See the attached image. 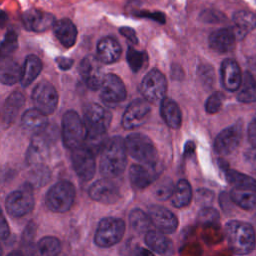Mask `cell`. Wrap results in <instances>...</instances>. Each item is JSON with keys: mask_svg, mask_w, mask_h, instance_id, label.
Masks as SVG:
<instances>
[{"mask_svg": "<svg viewBox=\"0 0 256 256\" xmlns=\"http://www.w3.org/2000/svg\"><path fill=\"white\" fill-rule=\"evenodd\" d=\"M56 62L60 69L62 70H68L73 65V60L65 57H58L56 59Z\"/></svg>", "mask_w": 256, "mask_h": 256, "instance_id": "681fc988", "label": "cell"}, {"mask_svg": "<svg viewBox=\"0 0 256 256\" xmlns=\"http://www.w3.org/2000/svg\"><path fill=\"white\" fill-rule=\"evenodd\" d=\"M155 166L146 164L132 165L129 169V179L131 185L135 189L141 190L152 184L156 180L158 174Z\"/></svg>", "mask_w": 256, "mask_h": 256, "instance_id": "ffe728a7", "label": "cell"}, {"mask_svg": "<svg viewBox=\"0 0 256 256\" xmlns=\"http://www.w3.org/2000/svg\"><path fill=\"white\" fill-rule=\"evenodd\" d=\"M2 254V248H1V245H0V255Z\"/></svg>", "mask_w": 256, "mask_h": 256, "instance_id": "816d5d0a", "label": "cell"}, {"mask_svg": "<svg viewBox=\"0 0 256 256\" xmlns=\"http://www.w3.org/2000/svg\"><path fill=\"white\" fill-rule=\"evenodd\" d=\"M224 102V94L221 92H214L212 93L205 103V110L209 114L217 113Z\"/></svg>", "mask_w": 256, "mask_h": 256, "instance_id": "ee69618b", "label": "cell"}, {"mask_svg": "<svg viewBox=\"0 0 256 256\" xmlns=\"http://www.w3.org/2000/svg\"><path fill=\"white\" fill-rule=\"evenodd\" d=\"M247 134H248L249 142L254 148H256V118H254L250 122L247 130Z\"/></svg>", "mask_w": 256, "mask_h": 256, "instance_id": "bcb514c9", "label": "cell"}, {"mask_svg": "<svg viewBox=\"0 0 256 256\" xmlns=\"http://www.w3.org/2000/svg\"><path fill=\"white\" fill-rule=\"evenodd\" d=\"M192 196L193 193L190 183L185 179H181L174 186V190L171 196L172 204L176 208H184L190 204Z\"/></svg>", "mask_w": 256, "mask_h": 256, "instance_id": "1f68e13d", "label": "cell"}, {"mask_svg": "<svg viewBox=\"0 0 256 256\" xmlns=\"http://www.w3.org/2000/svg\"><path fill=\"white\" fill-rule=\"evenodd\" d=\"M256 27V15L249 11H238L233 15L232 31L236 40L243 39Z\"/></svg>", "mask_w": 256, "mask_h": 256, "instance_id": "484cf974", "label": "cell"}, {"mask_svg": "<svg viewBox=\"0 0 256 256\" xmlns=\"http://www.w3.org/2000/svg\"><path fill=\"white\" fill-rule=\"evenodd\" d=\"M255 118H256V115H255Z\"/></svg>", "mask_w": 256, "mask_h": 256, "instance_id": "db71d44e", "label": "cell"}, {"mask_svg": "<svg viewBox=\"0 0 256 256\" xmlns=\"http://www.w3.org/2000/svg\"><path fill=\"white\" fill-rule=\"evenodd\" d=\"M121 46L113 37H104L97 44V58L105 64L116 62L121 56Z\"/></svg>", "mask_w": 256, "mask_h": 256, "instance_id": "7402d4cb", "label": "cell"}, {"mask_svg": "<svg viewBox=\"0 0 256 256\" xmlns=\"http://www.w3.org/2000/svg\"><path fill=\"white\" fill-rule=\"evenodd\" d=\"M148 216L151 224L164 234L173 233L178 227L177 217L170 210L162 206H150L148 209Z\"/></svg>", "mask_w": 256, "mask_h": 256, "instance_id": "2e32d148", "label": "cell"}, {"mask_svg": "<svg viewBox=\"0 0 256 256\" xmlns=\"http://www.w3.org/2000/svg\"><path fill=\"white\" fill-rule=\"evenodd\" d=\"M126 88L122 80L115 74L103 76L100 85V98L107 106H116L125 100Z\"/></svg>", "mask_w": 256, "mask_h": 256, "instance_id": "30bf717a", "label": "cell"}, {"mask_svg": "<svg viewBox=\"0 0 256 256\" xmlns=\"http://www.w3.org/2000/svg\"><path fill=\"white\" fill-rule=\"evenodd\" d=\"M86 136V128L77 112L67 111L62 118V138L68 149H74L83 145Z\"/></svg>", "mask_w": 256, "mask_h": 256, "instance_id": "5b68a950", "label": "cell"}, {"mask_svg": "<svg viewBox=\"0 0 256 256\" xmlns=\"http://www.w3.org/2000/svg\"><path fill=\"white\" fill-rule=\"evenodd\" d=\"M167 81L165 76L158 69L150 70L140 84V92L149 103H158L165 98Z\"/></svg>", "mask_w": 256, "mask_h": 256, "instance_id": "9c48e42d", "label": "cell"}, {"mask_svg": "<svg viewBox=\"0 0 256 256\" xmlns=\"http://www.w3.org/2000/svg\"><path fill=\"white\" fill-rule=\"evenodd\" d=\"M34 204L33 187L28 182L11 192L5 201L6 210L13 217H22L30 213L34 208Z\"/></svg>", "mask_w": 256, "mask_h": 256, "instance_id": "52a82bcc", "label": "cell"}, {"mask_svg": "<svg viewBox=\"0 0 256 256\" xmlns=\"http://www.w3.org/2000/svg\"><path fill=\"white\" fill-rule=\"evenodd\" d=\"M7 21H8L7 14L4 11L0 10V28L4 27L6 25V23H7Z\"/></svg>", "mask_w": 256, "mask_h": 256, "instance_id": "f907efd6", "label": "cell"}, {"mask_svg": "<svg viewBox=\"0 0 256 256\" xmlns=\"http://www.w3.org/2000/svg\"><path fill=\"white\" fill-rule=\"evenodd\" d=\"M112 115L103 106L91 103L84 109V124L86 135H106Z\"/></svg>", "mask_w": 256, "mask_h": 256, "instance_id": "ba28073f", "label": "cell"}, {"mask_svg": "<svg viewBox=\"0 0 256 256\" xmlns=\"http://www.w3.org/2000/svg\"><path fill=\"white\" fill-rule=\"evenodd\" d=\"M22 69L17 63L10 57H6L0 60V82L5 85H13L20 81Z\"/></svg>", "mask_w": 256, "mask_h": 256, "instance_id": "f1b7e54d", "label": "cell"}, {"mask_svg": "<svg viewBox=\"0 0 256 256\" xmlns=\"http://www.w3.org/2000/svg\"><path fill=\"white\" fill-rule=\"evenodd\" d=\"M129 222L131 228L138 233L147 232L151 226V221L148 214L140 209H134L131 211L129 216Z\"/></svg>", "mask_w": 256, "mask_h": 256, "instance_id": "d590c367", "label": "cell"}, {"mask_svg": "<svg viewBox=\"0 0 256 256\" xmlns=\"http://www.w3.org/2000/svg\"><path fill=\"white\" fill-rule=\"evenodd\" d=\"M173 190H174L173 180L168 178V177H165V178H162L155 185L154 196L158 200L164 201V200H167L168 198H170L172 196Z\"/></svg>", "mask_w": 256, "mask_h": 256, "instance_id": "60d3db41", "label": "cell"}, {"mask_svg": "<svg viewBox=\"0 0 256 256\" xmlns=\"http://www.w3.org/2000/svg\"><path fill=\"white\" fill-rule=\"evenodd\" d=\"M127 153L141 164L155 166L158 161L157 149L151 139L142 133H132L126 137Z\"/></svg>", "mask_w": 256, "mask_h": 256, "instance_id": "3957f363", "label": "cell"}, {"mask_svg": "<svg viewBox=\"0 0 256 256\" xmlns=\"http://www.w3.org/2000/svg\"><path fill=\"white\" fill-rule=\"evenodd\" d=\"M120 33L126 37L130 42H132L133 44H136L137 43V37H136V34H135V31L132 29V28H129V27H122L120 29Z\"/></svg>", "mask_w": 256, "mask_h": 256, "instance_id": "c3c4849f", "label": "cell"}, {"mask_svg": "<svg viewBox=\"0 0 256 256\" xmlns=\"http://www.w3.org/2000/svg\"><path fill=\"white\" fill-rule=\"evenodd\" d=\"M75 187L67 181L62 180L54 184L47 192L45 203L49 210L57 213L68 211L75 199Z\"/></svg>", "mask_w": 256, "mask_h": 256, "instance_id": "277c9868", "label": "cell"}, {"mask_svg": "<svg viewBox=\"0 0 256 256\" xmlns=\"http://www.w3.org/2000/svg\"><path fill=\"white\" fill-rule=\"evenodd\" d=\"M55 21L53 14L38 9H29L22 15L24 27L33 32H43L53 26Z\"/></svg>", "mask_w": 256, "mask_h": 256, "instance_id": "ac0fdd59", "label": "cell"}, {"mask_svg": "<svg viewBox=\"0 0 256 256\" xmlns=\"http://www.w3.org/2000/svg\"><path fill=\"white\" fill-rule=\"evenodd\" d=\"M42 70V61L36 55H28L24 61L21 74V84L24 87L29 86L40 74Z\"/></svg>", "mask_w": 256, "mask_h": 256, "instance_id": "4dcf8cb0", "label": "cell"}, {"mask_svg": "<svg viewBox=\"0 0 256 256\" xmlns=\"http://www.w3.org/2000/svg\"><path fill=\"white\" fill-rule=\"evenodd\" d=\"M236 42V37L232 29L223 28L212 32L209 36V46L218 53H226L231 51Z\"/></svg>", "mask_w": 256, "mask_h": 256, "instance_id": "cb8c5ba5", "label": "cell"}, {"mask_svg": "<svg viewBox=\"0 0 256 256\" xmlns=\"http://www.w3.org/2000/svg\"><path fill=\"white\" fill-rule=\"evenodd\" d=\"M18 47L17 34L14 31H8L3 39L0 42V60L9 57Z\"/></svg>", "mask_w": 256, "mask_h": 256, "instance_id": "ab89813d", "label": "cell"}, {"mask_svg": "<svg viewBox=\"0 0 256 256\" xmlns=\"http://www.w3.org/2000/svg\"><path fill=\"white\" fill-rule=\"evenodd\" d=\"M9 226L5 217L0 214V240H5L9 236Z\"/></svg>", "mask_w": 256, "mask_h": 256, "instance_id": "7dc6e473", "label": "cell"}, {"mask_svg": "<svg viewBox=\"0 0 256 256\" xmlns=\"http://www.w3.org/2000/svg\"><path fill=\"white\" fill-rule=\"evenodd\" d=\"M230 198L236 205L243 209H256V191L235 188L231 191Z\"/></svg>", "mask_w": 256, "mask_h": 256, "instance_id": "836d02e7", "label": "cell"}, {"mask_svg": "<svg viewBox=\"0 0 256 256\" xmlns=\"http://www.w3.org/2000/svg\"><path fill=\"white\" fill-rule=\"evenodd\" d=\"M32 100L36 109L49 115L52 114L57 107L58 93L51 83L41 81L33 89Z\"/></svg>", "mask_w": 256, "mask_h": 256, "instance_id": "7c38bea8", "label": "cell"}, {"mask_svg": "<svg viewBox=\"0 0 256 256\" xmlns=\"http://www.w3.org/2000/svg\"><path fill=\"white\" fill-rule=\"evenodd\" d=\"M226 178L236 188L256 191V180L246 174L229 169L226 171Z\"/></svg>", "mask_w": 256, "mask_h": 256, "instance_id": "e575fe53", "label": "cell"}, {"mask_svg": "<svg viewBox=\"0 0 256 256\" xmlns=\"http://www.w3.org/2000/svg\"><path fill=\"white\" fill-rule=\"evenodd\" d=\"M237 99L243 103L256 102V79L249 71L242 76Z\"/></svg>", "mask_w": 256, "mask_h": 256, "instance_id": "d6a6232c", "label": "cell"}, {"mask_svg": "<svg viewBox=\"0 0 256 256\" xmlns=\"http://www.w3.org/2000/svg\"><path fill=\"white\" fill-rule=\"evenodd\" d=\"M33 166L34 168L30 171L28 176V183L32 187L44 186L50 179V176H51L50 170L46 166H44L42 163L36 164Z\"/></svg>", "mask_w": 256, "mask_h": 256, "instance_id": "8d00e7d4", "label": "cell"}, {"mask_svg": "<svg viewBox=\"0 0 256 256\" xmlns=\"http://www.w3.org/2000/svg\"><path fill=\"white\" fill-rule=\"evenodd\" d=\"M160 113L164 122L173 129H178L182 124V114L177 103L170 98H163Z\"/></svg>", "mask_w": 256, "mask_h": 256, "instance_id": "4316f807", "label": "cell"}, {"mask_svg": "<svg viewBox=\"0 0 256 256\" xmlns=\"http://www.w3.org/2000/svg\"><path fill=\"white\" fill-rule=\"evenodd\" d=\"M197 221L203 226H213L217 225L220 221L219 213L216 209L211 207H206L200 210L198 213Z\"/></svg>", "mask_w": 256, "mask_h": 256, "instance_id": "b9f144b4", "label": "cell"}, {"mask_svg": "<svg viewBox=\"0 0 256 256\" xmlns=\"http://www.w3.org/2000/svg\"><path fill=\"white\" fill-rule=\"evenodd\" d=\"M21 125L26 132L32 135L38 134L44 131L48 125L47 115L36 108L28 109L22 115Z\"/></svg>", "mask_w": 256, "mask_h": 256, "instance_id": "603a6c76", "label": "cell"}, {"mask_svg": "<svg viewBox=\"0 0 256 256\" xmlns=\"http://www.w3.org/2000/svg\"><path fill=\"white\" fill-rule=\"evenodd\" d=\"M124 232L125 223L122 219L115 217L103 218L95 232V244L102 248L111 247L120 242Z\"/></svg>", "mask_w": 256, "mask_h": 256, "instance_id": "8992f818", "label": "cell"}, {"mask_svg": "<svg viewBox=\"0 0 256 256\" xmlns=\"http://www.w3.org/2000/svg\"><path fill=\"white\" fill-rule=\"evenodd\" d=\"M151 112L150 104L145 99H135L128 104L123 116H122V126L125 129H134L143 125Z\"/></svg>", "mask_w": 256, "mask_h": 256, "instance_id": "5bb4252c", "label": "cell"}, {"mask_svg": "<svg viewBox=\"0 0 256 256\" xmlns=\"http://www.w3.org/2000/svg\"><path fill=\"white\" fill-rule=\"evenodd\" d=\"M198 76L205 87H212L215 83L214 68L208 64H202L198 67Z\"/></svg>", "mask_w": 256, "mask_h": 256, "instance_id": "7bdbcfd3", "label": "cell"}, {"mask_svg": "<svg viewBox=\"0 0 256 256\" xmlns=\"http://www.w3.org/2000/svg\"><path fill=\"white\" fill-rule=\"evenodd\" d=\"M53 30L56 38L66 48L72 47L77 39V28L68 18H62L55 21Z\"/></svg>", "mask_w": 256, "mask_h": 256, "instance_id": "d4e9b609", "label": "cell"}, {"mask_svg": "<svg viewBox=\"0 0 256 256\" xmlns=\"http://www.w3.org/2000/svg\"><path fill=\"white\" fill-rule=\"evenodd\" d=\"M225 235L230 249L239 255L251 253L256 245L253 227L242 221H229L225 225Z\"/></svg>", "mask_w": 256, "mask_h": 256, "instance_id": "7a4b0ae2", "label": "cell"}, {"mask_svg": "<svg viewBox=\"0 0 256 256\" xmlns=\"http://www.w3.org/2000/svg\"><path fill=\"white\" fill-rule=\"evenodd\" d=\"M126 59L131 70L135 73L142 70L147 62V55L142 51H138L132 47H129L126 53Z\"/></svg>", "mask_w": 256, "mask_h": 256, "instance_id": "f35d334b", "label": "cell"}, {"mask_svg": "<svg viewBox=\"0 0 256 256\" xmlns=\"http://www.w3.org/2000/svg\"><path fill=\"white\" fill-rule=\"evenodd\" d=\"M100 152L99 167L101 174L106 178L120 176L127 164V151L124 139L120 136L108 139Z\"/></svg>", "mask_w": 256, "mask_h": 256, "instance_id": "6da1fadb", "label": "cell"}, {"mask_svg": "<svg viewBox=\"0 0 256 256\" xmlns=\"http://www.w3.org/2000/svg\"><path fill=\"white\" fill-rule=\"evenodd\" d=\"M0 214H2V211H1V209H0Z\"/></svg>", "mask_w": 256, "mask_h": 256, "instance_id": "f5cc1de1", "label": "cell"}, {"mask_svg": "<svg viewBox=\"0 0 256 256\" xmlns=\"http://www.w3.org/2000/svg\"><path fill=\"white\" fill-rule=\"evenodd\" d=\"M99 60L94 56H86L79 65V73L86 86L91 90L100 88L103 76Z\"/></svg>", "mask_w": 256, "mask_h": 256, "instance_id": "e0dca14e", "label": "cell"}, {"mask_svg": "<svg viewBox=\"0 0 256 256\" xmlns=\"http://www.w3.org/2000/svg\"><path fill=\"white\" fill-rule=\"evenodd\" d=\"M89 196L103 204H113L120 198V191L117 185L110 178H103L95 181L89 188Z\"/></svg>", "mask_w": 256, "mask_h": 256, "instance_id": "9a60e30c", "label": "cell"}, {"mask_svg": "<svg viewBox=\"0 0 256 256\" xmlns=\"http://www.w3.org/2000/svg\"><path fill=\"white\" fill-rule=\"evenodd\" d=\"M145 243L153 252L161 255H169L173 253L172 241L162 232L147 231L145 235Z\"/></svg>", "mask_w": 256, "mask_h": 256, "instance_id": "83f0119b", "label": "cell"}, {"mask_svg": "<svg viewBox=\"0 0 256 256\" xmlns=\"http://www.w3.org/2000/svg\"><path fill=\"white\" fill-rule=\"evenodd\" d=\"M242 139V123L239 121L223 129L215 138L214 150L221 156H227L234 152Z\"/></svg>", "mask_w": 256, "mask_h": 256, "instance_id": "4fadbf2b", "label": "cell"}, {"mask_svg": "<svg viewBox=\"0 0 256 256\" xmlns=\"http://www.w3.org/2000/svg\"><path fill=\"white\" fill-rule=\"evenodd\" d=\"M72 165L77 176L83 181H89L95 174V154L85 145L72 149Z\"/></svg>", "mask_w": 256, "mask_h": 256, "instance_id": "8fae6325", "label": "cell"}, {"mask_svg": "<svg viewBox=\"0 0 256 256\" xmlns=\"http://www.w3.org/2000/svg\"><path fill=\"white\" fill-rule=\"evenodd\" d=\"M38 251L43 256H54L60 253L61 243L58 238L53 236L43 237L38 242Z\"/></svg>", "mask_w": 256, "mask_h": 256, "instance_id": "74e56055", "label": "cell"}, {"mask_svg": "<svg viewBox=\"0 0 256 256\" xmlns=\"http://www.w3.org/2000/svg\"><path fill=\"white\" fill-rule=\"evenodd\" d=\"M51 139L46 135L45 130L33 135L26 153V161L29 165L41 164L48 155Z\"/></svg>", "mask_w": 256, "mask_h": 256, "instance_id": "d6986e66", "label": "cell"}, {"mask_svg": "<svg viewBox=\"0 0 256 256\" xmlns=\"http://www.w3.org/2000/svg\"><path fill=\"white\" fill-rule=\"evenodd\" d=\"M36 229H37V226L34 222H30L26 228L24 229V232H23V241L24 242H31L36 234Z\"/></svg>", "mask_w": 256, "mask_h": 256, "instance_id": "f6af8a7d", "label": "cell"}, {"mask_svg": "<svg viewBox=\"0 0 256 256\" xmlns=\"http://www.w3.org/2000/svg\"><path fill=\"white\" fill-rule=\"evenodd\" d=\"M220 71L223 87L230 92L238 90L242 81V73L238 63L233 59H225L221 64Z\"/></svg>", "mask_w": 256, "mask_h": 256, "instance_id": "44dd1931", "label": "cell"}, {"mask_svg": "<svg viewBox=\"0 0 256 256\" xmlns=\"http://www.w3.org/2000/svg\"><path fill=\"white\" fill-rule=\"evenodd\" d=\"M24 101V95L20 91H14L7 97L3 108V120L6 125H10L14 121Z\"/></svg>", "mask_w": 256, "mask_h": 256, "instance_id": "f546056e", "label": "cell"}]
</instances>
